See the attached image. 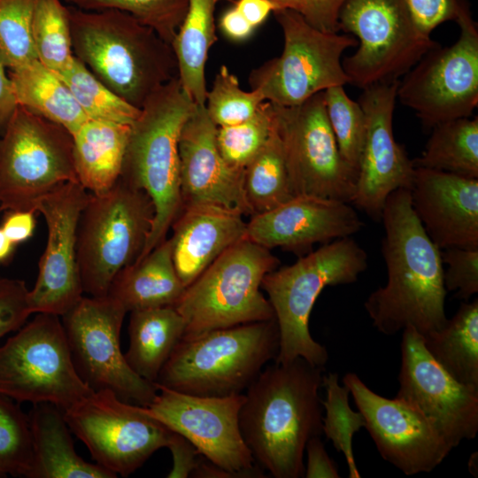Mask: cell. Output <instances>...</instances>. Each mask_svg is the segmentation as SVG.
Wrapping results in <instances>:
<instances>
[{"mask_svg": "<svg viewBox=\"0 0 478 478\" xmlns=\"http://www.w3.org/2000/svg\"><path fill=\"white\" fill-rule=\"evenodd\" d=\"M25 281L0 275V338L18 331L32 314Z\"/></svg>", "mask_w": 478, "mask_h": 478, "instance_id": "f6af8a7d", "label": "cell"}, {"mask_svg": "<svg viewBox=\"0 0 478 478\" xmlns=\"http://www.w3.org/2000/svg\"><path fill=\"white\" fill-rule=\"evenodd\" d=\"M273 13L283 34V50L251 72V89L258 90L265 101L291 107L330 87L350 82L342 56L358 45L355 37L319 30L289 9Z\"/></svg>", "mask_w": 478, "mask_h": 478, "instance_id": "30bf717a", "label": "cell"}, {"mask_svg": "<svg viewBox=\"0 0 478 478\" xmlns=\"http://www.w3.org/2000/svg\"><path fill=\"white\" fill-rule=\"evenodd\" d=\"M446 291L467 301L478 292V248L452 247L441 250Z\"/></svg>", "mask_w": 478, "mask_h": 478, "instance_id": "ee69618b", "label": "cell"}, {"mask_svg": "<svg viewBox=\"0 0 478 478\" xmlns=\"http://www.w3.org/2000/svg\"><path fill=\"white\" fill-rule=\"evenodd\" d=\"M274 128V104L265 101L249 120L217 127L218 149L230 166L244 171L263 149Z\"/></svg>", "mask_w": 478, "mask_h": 478, "instance_id": "74e56055", "label": "cell"}, {"mask_svg": "<svg viewBox=\"0 0 478 478\" xmlns=\"http://www.w3.org/2000/svg\"><path fill=\"white\" fill-rule=\"evenodd\" d=\"M156 386L155 398L144 406L149 414L187 439L203 458L237 478L266 477L241 434L239 412L244 393L201 397Z\"/></svg>", "mask_w": 478, "mask_h": 478, "instance_id": "e0dca14e", "label": "cell"}, {"mask_svg": "<svg viewBox=\"0 0 478 478\" xmlns=\"http://www.w3.org/2000/svg\"><path fill=\"white\" fill-rule=\"evenodd\" d=\"M275 319L182 337L155 383L201 397L242 394L279 351Z\"/></svg>", "mask_w": 478, "mask_h": 478, "instance_id": "8992f818", "label": "cell"}, {"mask_svg": "<svg viewBox=\"0 0 478 478\" xmlns=\"http://www.w3.org/2000/svg\"><path fill=\"white\" fill-rule=\"evenodd\" d=\"M397 397L417 407L452 451L478 433V389L452 378L428 353L422 335L402 331Z\"/></svg>", "mask_w": 478, "mask_h": 478, "instance_id": "ac0fdd59", "label": "cell"}, {"mask_svg": "<svg viewBox=\"0 0 478 478\" xmlns=\"http://www.w3.org/2000/svg\"><path fill=\"white\" fill-rule=\"evenodd\" d=\"M328 119L340 154L346 165L357 173L366 131L365 112L345 92L343 86L323 91Z\"/></svg>", "mask_w": 478, "mask_h": 478, "instance_id": "f35d334b", "label": "cell"}, {"mask_svg": "<svg viewBox=\"0 0 478 478\" xmlns=\"http://www.w3.org/2000/svg\"><path fill=\"white\" fill-rule=\"evenodd\" d=\"M28 418L34 453L30 478L116 477L78 455L61 409L49 403L35 404Z\"/></svg>", "mask_w": 478, "mask_h": 478, "instance_id": "484cf974", "label": "cell"}, {"mask_svg": "<svg viewBox=\"0 0 478 478\" xmlns=\"http://www.w3.org/2000/svg\"><path fill=\"white\" fill-rule=\"evenodd\" d=\"M184 331L185 321L174 306L130 312L126 361L137 375L155 382Z\"/></svg>", "mask_w": 478, "mask_h": 478, "instance_id": "f1b7e54d", "label": "cell"}, {"mask_svg": "<svg viewBox=\"0 0 478 478\" xmlns=\"http://www.w3.org/2000/svg\"><path fill=\"white\" fill-rule=\"evenodd\" d=\"M173 457V466L168 473L169 478H186L191 476L199 463L201 455L197 450L183 436L174 432L167 447Z\"/></svg>", "mask_w": 478, "mask_h": 478, "instance_id": "c3c4849f", "label": "cell"}, {"mask_svg": "<svg viewBox=\"0 0 478 478\" xmlns=\"http://www.w3.org/2000/svg\"><path fill=\"white\" fill-rule=\"evenodd\" d=\"M418 29L430 35L441 24L457 18L459 0H405Z\"/></svg>", "mask_w": 478, "mask_h": 478, "instance_id": "7dc6e473", "label": "cell"}, {"mask_svg": "<svg viewBox=\"0 0 478 478\" xmlns=\"http://www.w3.org/2000/svg\"><path fill=\"white\" fill-rule=\"evenodd\" d=\"M367 260L366 251L348 236L324 243L294 264L265 275L261 288L267 294L280 335L274 362L302 358L324 367L328 351L312 338L309 329L313 305L326 287L357 281L366 270Z\"/></svg>", "mask_w": 478, "mask_h": 478, "instance_id": "5b68a950", "label": "cell"}, {"mask_svg": "<svg viewBox=\"0 0 478 478\" xmlns=\"http://www.w3.org/2000/svg\"><path fill=\"white\" fill-rule=\"evenodd\" d=\"M220 28L227 38L237 42L248 39L255 29L235 6L221 15Z\"/></svg>", "mask_w": 478, "mask_h": 478, "instance_id": "816d5d0a", "label": "cell"}, {"mask_svg": "<svg viewBox=\"0 0 478 478\" xmlns=\"http://www.w3.org/2000/svg\"><path fill=\"white\" fill-rule=\"evenodd\" d=\"M92 390L77 374L61 317L36 313L0 346V393L63 412Z\"/></svg>", "mask_w": 478, "mask_h": 478, "instance_id": "8fae6325", "label": "cell"}, {"mask_svg": "<svg viewBox=\"0 0 478 478\" xmlns=\"http://www.w3.org/2000/svg\"><path fill=\"white\" fill-rule=\"evenodd\" d=\"M32 38L38 60L57 73L65 71L74 58L68 6L61 0H38Z\"/></svg>", "mask_w": 478, "mask_h": 478, "instance_id": "d590c367", "label": "cell"}, {"mask_svg": "<svg viewBox=\"0 0 478 478\" xmlns=\"http://www.w3.org/2000/svg\"><path fill=\"white\" fill-rule=\"evenodd\" d=\"M17 105L11 80L8 73H5V66L0 60V134Z\"/></svg>", "mask_w": 478, "mask_h": 478, "instance_id": "db71d44e", "label": "cell"}, {"mask_svg": "<svg viewBox=\"0 0 478 478\" xmlns=\"http://www.w3.org/2000/svg\"><path fill=\"white\" fill-rule=\"evenodd\" d=\"M242 213L209 204L182 206L173 222L172 258L182 284L189 286L213 261L245 238Z\"/></svg>", "mask_w": 478, "mask_h": 478, "instance_id": "d4e9b609", "label": "cell"}, {"mask_svg": "<svg viewBox=\"0 0 478 478\" xmlns=\"http://www.w3.org/2000/svg\"><path fill=\"white\" fill-rule=\"evenodd\" d=\"M33 459L28 414L0 393V470L6 475L30 478Z\"/></svg>", "mask_w": 478, "mask_h": 478, "instance_id": "60d3db41", "label": "cell"}, {"mask_svg": "<svg viewBox=\"0 0 478 478\" xmlns=\"http://www.w3.org/2000/svg\"><path fill=\"white\" fill-rule=\"evenodd\" d=\"M338 20L340 31L358 41L342 64L349 84L361 89L399 81L440 45L418 29L405 0H346Z\"/></svg>", "mask_w": 478, "mask_h": 478, "instance_id": "7c38bea8", "label": "cell"}, {"mask_svg": "<svg viewBox=\"0 0 478 478\" xmlns=\"http://www.w3.org/2000/svg\"><path fill=\"white\" fill-rule=\"evenodd\" d=\"M399 81L362 89L358 104L366 131L351 204L374 220H381L388 197L397 189H410L414 165L393 134V113Z\"/></svg>", "mask_w": 478, "mask_h": 478, "instance_id": "44dd1931", "label": "cell"}, {"mask_svg": "<svg viewBox=\"0 0 478 478\" xmlns=\"http://www.w3.org/2000/svg\"><path fill=\"white\" fill-rule=\"evenodd\" d=\"M16 245L6 236L0 227V263L8 260L12 255Z\"/></svg>", "mask_w": 478, "mask_h": 478, "instance_id": "11a10c76", "label": "cell"}, {"mask_svg": "<svg viewBox=\"0 0 478 478\" xmlns=\"http://www.w3.org/2000/svg\"><path fill=\"white\" fill-rule=\"evenodd\" d=\"M89 192L79 182H66L36 205L47 227L44 251L34 288L28 291L32 313L62 316L83 296L77 263V228Z\"/></svg>", "mask_w": 478, "mask_h": 478, "instance_id": "ffe728a7", "label": "cell"}, {"mask_svg": "<svg viewBox=\"0 0 478 478\" xmlns=\"http://www.w3.org/2000/svg\"><path fill=\"white\" fill-rule=\"evenodd\" d=\"M278 9H289L323 32L339 33V13L346 0H270Z\"/></svg>", "mask_w": 478, "mask_h": 478, "instance_id": "bcb514c9", "label": "cell"}, {"mask_svg": "<svg viewBox=\"0 0 478 478\" xmlns=\"http://www.w3.org/2000/svg\"><path fill=\"white\" fill-rule=\"evenodd\" d=\"M127 311L109 296L82 297L61 316L74 368L94 391L108 389L122 400L147 406L158 388L137 375L120 349Z\"/></svg>", "mask_w": 478, "mask_h": 478, "instance_id": "9a60e30c", "label": "cell"}, {"mask_svg": "<svg viewBox=\"0 0 478 478\" xmlns=\"http://www.w3.org/2000/svg\"><path fill=\"white\" fill-rule=\"evenodd\" d=\"M432 358L457 382L478 389V299L463 302L437 330L422 335Z\"/></svg>", "mask_w": 478, "mask_h": 478, "instance_id": "1f68e13d", "label": "cell"}, {"mask_svg": "<svg viewBox=\"0 0 478 478\" xmlns=\"http://www.w3.org/2000/svg\"><path fill=\"white\" fill-rule=\"evenodd\" d=\"M35 213L31 211L7 212L1 228L15 245L33 236L35 227Z\"/></svg>", "mask_w": 478, "mask_h": 478, "instance_id": "f907efd6", "label": "cell"}, {"mask_svg": "<svg viewBox=\"0 0 478 478\" xmlns=\"http://www.w3.org/2000/svg\"><path fill=\"white\" fill-rule=\"evenodd\" d=\"M381 220L387 282L364 304L374 327L386 335L406 328L421 335L439 329L447 320L441 250L416 216L408 189L388 197Z\"/></svg>", "mask_w": 478, "mask_h": 478, "instance_id": "6da1fadb", "label": "cell"}, {"mask_svg": "<svg viewBox=\"0 0 478 478\" xmlns=\"http://www.w3.org/2000/svg\"><path fill=\"white\" fill-rule=\"evenodd\" d=\"M57 74L89 119L131 125L140 114L141 109L116 95L75 57L65 71Z\"/></svg>", "mask_w": 478, "mask_h": 478, "instance_id": "e575fe53", "label": "cell"}, {"mask_svg": "<svg viewBox=\"0 0 478 478\" xmlns=\"http://www.w3.org/2000/svg\"><path fill=\"white\" fill-rule=\"evenodd\" d=\"M217 127L205 104H197L181 128L178 147L182 206L216 205L251 217L243 189L245 170L225 161L217 146Z\"/></svg>", "mask_w": 478, "mask_h": 478, "instance_id": "7402d4cb", "label": "cell"}, {"mask_svg": "<svg viewBox=\"0 0 478 478\" xmlns=\"http://www.w3.org/2000/svg\"><path fill=\"white\" fill-rule=\"evenodd\" d=\"M457 41L427 52L399 81L397 98L427 128L471 117L478 104V27L459 0Z\"/></svg>", "mask_w": 478, "mask_h": 478, "instance_id": "4fadbf2b", "label": "cell"}, {"mask_svg": "<svg viewBox=\"0 0 478 478\" xmlns=\"http://www.w3.org/2000/svg\"><path fill=\"white\" fill-rule=\"evenodd\" d=\"M322 387L326 389V399L321 400L325 409L322 416V433L330 440L335 450L343 454L350 478H359L354 459L352 440L354 435L365 427L360 412H354L349 404V389L339 384L335 373L323 375Z\"/></svg>", "mask_w": 478, "mask_h": 478, "instance_id": "8d00e7d4", "label": "cell"}, {"mask_svg": "<svg viewBox=\"0 0 478 478\" xmlns=\"http://www.w3.org/2000/svg\"><path fill=\"white\" fill-rule=\"evenodd\" d=\"M255 28L278 7L270 0H237L234 5Z\"/></svg>", "mask_w": 478, "mask_h": 478, "instance_id": "f5cc1de1", "label": "cell"}, {"mask_svg": "<svg viewBox=\"0 0 478 478\" xmlns=\"http://www.w3.org/2000/svg\"><path fill=\"white\" fill-rule=\"evenodd\" d=\"M364 226L351 203L296 196L270 211L251 216L245 238L268 250L305 251L315 243L351 236Z\"/></svg>", "mask_w": 478, "mask_h": 478, "instance_id": "603a6c76", "label": "cell"}, {"mask_svg": "<svg viewBox=\"0 0 478 478\" xmlns=\"http://www.w3.org/2000/svg\"><path fill=\"white\" fill-rule=\"evenodd\" d=\"M71 430L97 465L127 477L158 450L167 448L173 431L108 389L93 391L64 411Z\"/></svg>", "mask_w": 478, "mask_h": 478, "instance_id": "5bb4252c", "label": "cell"}, {"mask_svg": "<svg viewBox=\"0 0 478 478\" xmlns=\"http://www.w3.org/2000/svg\"><path fill=\"white\" fill-rule=\"evenodd\" d=\"M75 58L107 88L141 109L161 86L178 77L170 43L130 14L68 6Z\"/></svg>", "mask_w": 478, "mask_h": 478, "instance_id": "3957f363", "label": "cell"}, {"mask_svg": "<svg viewBox=\"0 0 478 478\" xmlns=\"http://www.w3.org/2000/svg\"><path fill=\"white\" fill-rule=\"evenodd\" d=\"M307 456L304 477L306 478H339L335 463L328 456L320 436L311 438L305 446Z\"/></svg>", "mask_w": 478, "mask_h": 478, "instance_id": "681fc988", "label": "cell"}, {"mask_svg": "<svg viewBox=\"0 0 478 478\" xmlns=\"http://www.w3.org/2000/svg\"><path fill=\"white\" fill-rule=\"evenodd\" d=\"M84 11L114 9L127 12L152 28L172 45L185 17L188 0H64Z\"/></svg>", "mask_w": 478, "mask_h": 478, "instance_id": "ab89813d", "label": "cell"}, {"mask_svg": "<svg viewBox=\"0 0 478 478\" xmlns=\"http://www.w3.org/2000/svg\"><path fill=\"white\" fill-rule=\"evenodd\" d=\"M265 102L257 89H241L235 75L226 66L219 69L212 88L207 91L205 108L217 127L232 126L251 118Z\"/></svg>", "mask_w": 478, "mask_h": 478, "instance_id": "7bdbcfd3", "label": "cell"}, {"mask_svg": "<svg viewBox=\"0 0 478 478\" xmlns=\"http://www.w3.org/2000/svg\"><path fill=\"white\" fill-rule=\"evenodd\" d=\"M415 167L478 179V118H459L435 125Z\"/></svg>", "mask_w": 478, "mask_h": 478, "instance_id": "d6a6232c", "label": "cell"}, {"mask_svg": "<svg viewBox=\"0 0 478 478\" xmlns=\"http://www.w3.org/2000/svg\"><path fill=\"white\" fill-rule=\"evenodd\" d=\"M5 476H6V474L0 470V477H5Z\"/></svg>", "mask_w": 478, "mask_h": 478, "instance_id": "9f6ffc18", "label": "cell"}, {"mask_svg": "<svg viewBox=\"0 0 478 478\" xmlns=\"http://www.w3.org/2000/svg\"><path fill=\"white\" fill-rule=\"evenodd\" d=\"M184 290L173 262L171 241L166 238L143 258L120 270L107 296L130 312L174 306Z\"/></svg>", "mask_w": 478, "mask_h": 478, "instance_id": "83f0119b", "label": "cell"}, {"mask_svg": "<svg viewBox=\"0 0 478 478\" xmlns=\"http://www.w3.org/2000/svg\"><path fill=\"white\" fill-rule=\"evenodd\" d=\"M273 104L295 195L351 203L357 173L340 154L328 119L323 92L297 106Z\"/></svg>", "mask_w": 478, "mask_h": 478, "instance_id": "2e32d148", "label": "cell"}, {"mask_svg": "<svg viewBox=\"0 0 478 478\" xmlns=\"http://www.w3.org/2000/svg\"><path fill=\"white\" fill-rule=\"evenodd\" d=\"M38 0H0V60L8 69L38 60L32 21Z\"/></svg>", "mask_w": 478, "mask_h": 478, "instance_id": "b9f144b4", "label": "cell"}, {"mask_svg": "<svg viewBox=\"0 0 478 478\" xmlns=\"http://www.w3.org/2000/svg\"><path fill=\"white\" fill-rule=\"evenodd\" d=\"M131 125L88 119L73 134L79 183L90 194L111 189L120 180Z\"/></svg>", "mask_w": 478, "mask_h": 478, "instance_id": "4316f807", "label": "cell"}, {"mask_svg": "<svg viewBox=\"0 0 478 478\" xmlns=\"http://www.w3.org/2000/svg\"><path fill=\"white\" fill-rule=\"evenodd\" d=\"M278 265L270 250L247 238L227 249L185 288L174 305L185 321L182 337L274 320L261 284Z\"/></svg>", "mask_w": 478, "mask_h": 478, "instance_id": "52a82bcc", "label": "cell"}, {"mask_svg": "<svg viewBox=\"0 0 478 478\" xmlns=\"http://www.w3.org/2000/svg\"><path fill=\"white\" fill-rule=\"evenodd\" d=\"M220 0H188L185 17L172 42L182 88L197 104H205V64L217 42L215 9Z\"/></svg>", "mask_w": 478, "mask_h": 478, "instance_id": "4dcf8cb0", "label": "cell"}, {"mask_svg": "<svg viewBox=\"0 0 478 478\" xmlns=\"http://www.w3.org/2000/svg\"><path fill=\"white\" fill-rule=\"evenodd\" d=\"M343 382L382 458L405 474L431 472L451 451L425 415L405 399L374 392L354 373L346 374Z\"/></svg>", "mask_w": 478, "mask_h": 478, "instance_id": "d6986e66", "label": "cell"}, {"mask_svg": "<svg viewBox=\"0 0 478 478\" xmlns=\"http://www.w3.org/2000/svg\"><path fill=\"white\" fill-rule=\"evenodd\" d=\"M17 104L73 134L89 118L67 85L39 60L8 73Z\"/></svg>", "mask_w": 478, "mask_h": 478, "instance_id": "f546056e", "label": "cell"}, {"mask_svg": "<svg viewBox=\"0 0 478 478\" xmlns=\"http://www.w3.org/2000/svg\"><path fill=\"white\" fill-rule=\"evenodd\" d=\"M196 106L177 77L147 99L131 124L120 179L143 190L154 206L150 235L136 261L166 238L182 208L178 143L181 128Z\"/></svg>", "mask_w": 478, "mask_h": 478, "instance_id": "277c9868", "label": "cell"}, {"mask_svg": "<svg viewBox=\"0 0 478 478\" xmlns=\"http://www.w3.org/2000/svg\"><path fill=\"white\" fill-rule=\"evenodd\" d=\"M153 219L149 196L120 179L108 191L89 195L77 228V263L83 293L107 296L116 274L141 256Z\"/></svg>", "mask_w": 478, "mask_h": 478, "instance_id": "ba28073f", "label": "cell"}, {"mask_svg": "<svg viewBox=\"0 0 478 478\" xmlns=\"http://www.w3.org/2000/svg\"><path fill=\"white\" fill-rule=\"evenodd\" d=\"M323 371L302 358L274 362L244 393L242 436L255 464L274 478L304 476L306 443L322 434Z\"/></svg>", "mask_w": 478, "mask_h": 478, "instance_id": "7a4b0ae2", "label": "cell"}, {"mask_svg": "<svg viewBox=\"0 0 478 478\" xmlns=\"http://www.w3.org/2000/svg\"><path fill=\"white\" fill-rule=\"evenodd\" d=\"M243 189L252 216L270 211L296 197L275 118L271 136L245 168Z\"/></svg>", "mask_w": 478, "mask_h": 478, "instance_id": "836d02e7", "label": "cell"}, {"mask_svg": "<svg viewBox=\"0 0 478 478\" xmlns=\"http://www.w3.org/2000/svg\"><path fill=\"white\" fill-rule=\"evenodd\" d=\"M78 181L72 134L17 105L0 134V212H36L38 202Z\"/></svg>", "mask_w": 478, "mask_h": 478, "instance_id": "9c48e42d", "label": "cell"}, {"mask_svg": "<svg viewBox=\"0 0 478 478\" xmlns=\"http://www.w3.org/2000/svg\"><path fill=\"white\" fill-rule=\"evenodd\" d=\"M409 192L416 216L440 250L478 248V179L415 167Z\"/></svg>", "mask_w": 478, "mask_h": 478, "instance_id": "cb8c5ba5", "label": "cell"}]
</instances>
